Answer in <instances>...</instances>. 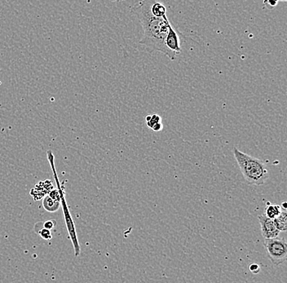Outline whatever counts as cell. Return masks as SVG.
Here are the masks:
<instances>
[{"instance_id": "1", "label": "cell", "mask_w": 287, "mask_h": 283, "mask_svg": "<svg viewBox=\"0 0 287 283\" xmlns=\"http://www.w3.org/2000/svg\"><path fill=\"white\" fill-rule=\"evenodd\" d=\"M154 0H140L131 9L142 25L144 35L138 43V47L148 53L159 52L170 60L176 59L177 55L166 46L165 40L171 25L167 14L163 17H156L151 13V5Z\"/></svg>"}, {"instance_id": "2", "label": "cell", "mask_w": 287, "mask_h": 283, "mask_svg": "<svg viewBox=\"0 0 287 283\" xmlns=\"http://www.w3.org/2000/svg\"><path fill=\"white\" fill-rule=\"evenodd\" d=\"M233 155L246 182L249 185L262 186L269 179V171L261 160L243 153L238 148L233 149Z\"/></svg>"}, {"instance_id": "3", "label": "cell", "mask_w": 287, "mask_h": 283, "mask_svg": "<svg viewBox=\"0 0 287 283\" xmlns=\"http://www.w3.org/2000/svg\"><path fill=\"white\" fill-rule=\"evenodd\" d=\"M47 160H48L49 164H50L51 171H53V177L55 179V182L57 184V190L59 192L60 202H61V207H62L64 220H65V224H66L69 239L71 241L72 245H73L74 256L79 257L80 255V252H81V247H80L79 239H77L75 224H74V221H73V218H72L71 214L69 212V206H68L66 199H65L64 187L60 183L59 177H58V175L57 173V169H56L55 166V157H54L51 150L47 151Z\"/></svg>"}, {"instance_id": "4", "label": "cell", "mask_w": 287, "mask_h": 283, "mask_svg": "<svg viewBox=\"0 0 287 283\" xmlns=\"http://www.w3.org/2000/svg\"><path fill=\"white\" fill-rule=\"evenodd\" d=\"M265 247L273 265L279 266L286 261L287 245L285 239H265Z\"/></svg>"}, {"instance_id": "5", "label": "cell", "mask_w": 287, "mask_h": 283, "mask_svg": "<svg viewBox=\"0 0 287 283\" xmlns=\"http://www.w3.org/2000/svg\"><path fill=\"white\" fill-rule=\"evenodd\" d=\"M261 232L265 239H275L279 235L280 231L276 228L273 219L269 218L265 215L258 216Z\"/></svg>"}, {"instance_id": "6", "label": "cell", "mask_w": 287, "mask_h": 283, "mask_svg": "<svg viewBox=\"0 0 287 283\" xmlns=\"http://www.w3.org/2000/svg\"><path fill=\"white\" fill-rule=\"evenodd\" d=\"M166 46L171 50V51L175 53L176 55L181 53L182 49L180 47V40H179V36L178 35L177 31H175L172 25H170L168 33H167V37L165 40Z\"/></svg>"}, {"instance_id": "7", "label": "cell", "mask_w": 287, "mask_h": 283, "mask_svg": "<svg viewBox=\"0 0 287 283\" xmlns=\"http://www.w3.org/2000/svg\"><path fill=\"white\" fill-rule=\"evenodd\" d=\"M273 222L276 228L280 232H285L287 230V212L286 210L281 211L279 216L273 219Z\"/></svg>"}, {"instance_id": "8", "label": "cell", "mask_w": 287, "mask_h": 283, "mask_svg": "<svg viewBox=\"0 0 287 283\" xmlns=\"http://www.w3.org/2000/svg\"><path fill=\"white\" fill-rule=\"evenodd\" d=\"M281 212V208L280 205L277 204H272L271 202H268L265 207V216L270 219H274L277 216H279Z\"/></svg>"}, {"instance_id": "9", "label": "cell", "mask_w": 287, "mask_h": 283, "mask_svg": "<svg viewBox=\"0 0 287 283\" xmlns=\"http://www.w3.org/2000/svg\"><path fill=\"white\" fill-rule=\"evenodd\" d=\"M151 13L156 17H163L164 15L167 14V8L158 0H154L151 5Z\"/></svg>"}, {"instance_id": "10", "label": "cell", "mask_w": 287, "mask_h": 283, "mask_svg": "<svg viewBox=\"0 0 287 283\" xmlns=\"http://www.w3.org/2000/svg\"><path fill=\"white\" fill-rule=\"evenodd\" d=\"M43 204L45 210L49 212H54L58 210L61 202L60 201L53 199L49 195H46L43 198Z\"/></svg>"}, {"instance_id": "11", "label": "cell", "mask_w": 287, "mask_h": 283, "mask_svg": "<svg viewBox=\"0 0 287 283\" xmlns=\"http://www.w3.org/2000/svg\"><path fill=\"white\" fill-rule=\"evenodd\" d=\"M145 120H146V124L148 127L149 128H152L153 126H154L158 122H162L161 117L159 116V114H149L148 116L145 118Z\"/></svg>"}, {"instance_id": "12", "label": "cell", "mask_w": 287, "mask_h": 283, "mask_svg": "<svg viewBox=\"0 0 287 283\" xmlns=\"http://www.w3.org/2000/svg\"><path fill=\"white\" fill-rule=\"evenodd\" d=\"M43 224V222H42ZM35 230L37 234H39L40 235L42 239H45V240H50V239L53 238V235H51V233L50 229H47V228H44L43 225V228H39V227L35 226Z\"/></svg>"}, {"instance_id": "13", "label": "cell", "mask_w": 287, "mask_h": 283, "mask_svg": "<svg viewBox=\"0 0 287 283\" xmlns=\"http://www.w3.org/2000/svg\"><path fill=\"white\" fill-rule=\"evenodd\" d=\"M249 269H250V271L254 273V274H257V273H259V271H260V267H259V265L256 263L251 264V265L249 266Z\"/></svg>"}, {"instance_id": "14", "label": "cell", "mask_w": 287, "mask_h": 283, "mask_svg": "<svg viewBox=\"0 0 287 283\" xmlns=\"http://www.w3.org/2000/svg\"><path fill=\"white\" fill-rule=\"evenodd\" d=\"M56 224L57 223H56L55 220H47V221H45L44 223H43V225L44 228L51 230L55 227Z\"/></svg>"}, {"instance_id": "15", "label": "cell", "mask_w": 287, "mask_h": 283, "mask_svg": "<svg viewBox=\"0 0 287 283\" xmlns=\"http://www.w3.org/2000/svg\"><path fill=\"white\" fill-rule=\"evenodd\" d=\"M279 0H264V4L267 5V8H273L277 6Z\"/></svg>"}, {"instance_id": "16", "label": "cell", "mask_w": 287, "mask_h": 283, "mask_svg": "<svg viewBox=\"0 0 287 283\" xmlns=\"http://www.w3.org/2000/svg\"><path fill=\"white\" fill-rule=\"evenodd\" d=\"M151 129H152L153 132H156V133L161 132V131L163 129V123H162V122H158V123H156V124H155L154 126H153Z\"/></svg>"}, {"instance_id": "17", "label": "cell", "mask_w": 287, "mask_h": 283, "mask_svg": "<svg viewBox=\"0 0 287 283\" xmlns=\"http://www.w3.org/2000/svg\"><path fill=\"white\" fill-rule=\"evenodd\" d=\"M281 209H282V208H283L284 210H286V208H287L286 202H282V204H281Z\"/></svg>"}, {"instance_id": "18", "label": "cell", "mask_w": 287, "mask_h": 283, "mask_svg": "<svg viewBox=\"0 0 287 283\" xmlns=\"http://www.w3.org/2000/svg\"><path fill=\"white\" fill-rule=\"evenodd\" d=\"M111 1L114 3H120L122 2V1H125V0H111Z\"/></svg>"}, {"instance_id": "19", "label": "cell", "mask_w": 287, "mask_h": 283, "mask_svg": "<svg viewBox=\"0 0 287 283\" xmlns=\"http://www.w3.org/2000/svg\"><path fill=\"white\" fill-rule=\"evenodd\" d=\"M281 1H284V2H285V1H286V0H281Z\"/></svg>"}]
</instances>
